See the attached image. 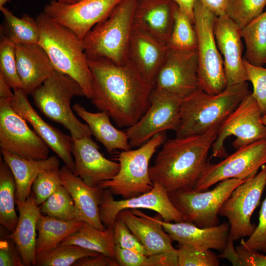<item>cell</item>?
<instances>
[{"mask_svg": "<svg viewBox=\"0 0 266 266\" xmlns=\"http://www.w3.org/2000/svg\"><path fill=\"white\" fill-rule=\"evenodd\" d=\"M0 266H24L20 255L15 252L13 249L5 241H0Z\"/></svg>", "mask_w": 266, "mask_h": 266, "instance_id": "cell-47", "label": "cell"}, {"mask_svg": "<svg viewBox=\"0 0 266 266\" xmlns=\"http://www.w3.org/2000/svg\"><path fill=\"white\" fill-rule=\"evenodd\" d=\"M201 3L216 16L226 14L229 0H200Z\"/></svg>", "mask_w": 266, "mask_h": 266, "instance_id": "cell-49", "label": "cell"}, {"mask_svg": "<svg viewBox=\"0 0 266 266\" xmlns=\"http://www.w3.org/2000/svg\"><path fill=\"white\" fill-rule=\"evenodd\" d=\"M197 0L194 6V26L197 37L198 73L200 89L210 95L228 86L223 60L216 43L214 24L217 18Z\"/></svg>", "mask_w": 266, "mask_h": 266, "instance_id": "cell-8", "label": "cell"}, {"mask_svg": "<svg viewBox=\"0 0 266 266\" xmlns=\"http://www.w3.org/2000/svg\"><path fill=\"white\" fill-rule=\"evenodd\" d=\"M59 172L63 185L74 201L76 219L104 230L99 214L103 189L99 186H89L65 165L59 169Z\"/></svg>", "mask_w": 266, "mask_h": 266, "instance_id": "cell-23", "label": "cell"}, {"mask_svg": "<svg viewBox=\"0 0 266 266\" xmlns=\"http://www.w3.org/2000/svg\"><path fill=\"white\" fill-rule=\"evenodd\" d=\"M194 24V6L197 0H172Z\"/></svg>", "mask_w": 266, "mask_h": 266, "instance_id": "cell-51", "label": "cell"}, {"mask_svg": "<svg viewBox=\"0 0 266 266\" xmlns=\"http://www.w3.org/2000/svg\"><path fill=\"white\" fill-rule=\"evenodd\" d=\"M172 0H138L134 26L144 29L167 43L174 22Z\"/></svg>", "mask_w": 266, "mask_h": 266, "instance_id": "cell-27", "label": "cell"}, {"mask_svg": "<svg viewBox=\"0 0 266 266\" xmlns=\"http://www.w3.org/2000/svg\"><path fill=\"white\" fill-rule=\"evenodd\" d=\"M247 180L228 179L220 181L209 191L188 189L168 194L183 221L200 228L211 227L219 225L218 216L224 202L235 188Z\"/></svg>", "mask_w": 266, "mask_h": 266, "instance_id": "cell-9", "label": "cell"}, {"mask_svg": "<svg viewBox=\"0 0 266 266\" xmlns=\"http://www.w3.org/2000/svg\"><path fill=\"white\" fill-rule=\"evenodd\" d=\"M15 45L21 90L27 95H31L55 69L47 54L38 43Z\"/></svg>", "mask_w": 266, "mask_h": 266, "instance_id": "cell-24", "label": "cell"}, {"mask_svg": "<svg viewBox=\"0 0 266 266\" xmlns=\"http://www.w3.org/2000/svg\"><path fill=\"white\" fill-rule=\"evenodd\" d=\"M174 22L167 44L169 50L180 52L197 50V37L194 24L175 3Z\"/></svg>", "mask_w": 266, "mask_h": 266, "instance_id": "cell-35", "label": "cell"}, {"mask_svg": "<svg viewBox=\"0 0 266 266\" xmlns=\"http://www.w3.org/2000/svg\"><path fill=\"white\" fill-rule=\"evenodd\" d=\"M266 185V164L255 176L238 185L221 207L219 215L230 224V235L233 241L250 236L256 226L251 223L252 214L259 205Z\"/></svg>", "mask_w": 266, "mask_h": 266, "instance_id": "cell-11", "label": "cell"}, {"mask_svg": "<svg viewBox=\"0 0 266 266\" xmlns=\"http://www.w3.org/2000/svg\"><path fill=\"white\" fill-rule=\"evenodd\" d=\"M235 249L241 266H266V256L247 249L240 244Z\"/></svg>", "mask_w": 266, "mask_h": 266, "instance_id": "cell-46", "label": "cell"}, {"mask_svg": "<svg viewBox=\"0 0 266 266\" xmlns=\"http://www.w3.org/2000/svg\"><path fill=\"white\" fill-rule=\"evenodd\" d=\"M262 115L251 92L220 125L216 138L211 146L212 157L222 158L228 155L224 143L231 135L235 137L233 146L236 150L266 139V126L261 121Z\"/></svg>", "mask_w": 266, "mask_h": 266, "instance_id": "cell-10", "label": "cell"}, {"mask_svg": "<svg viewBox=\"0 0 266 266\" xmlns=\"http://www.w3.org/2000/svg\"><path fill=\"white\" fill-rule=\"evenodd\" d=\"M240 244L250 250L266 252V197L260 211L258 226L248 239L241 238Z\"/></svg>", "mask_w": 266, "mask_h": 266, "instance_id": "cell-45", "label": "cell"}, {"mask_svg": "<svg viewBox=\"0 0 266 266\" xmlns=\"http://www.w3.org/2000/svg\"><path fill=\"white\" fill-rule=\"evenodd\" d=\"M246 52L244 59L250 64H266V11L241 29Z\"/></svg>", "mask_w": 266, "mask_h": 266, "instance_id": "cell-33", "label": "cell"}, {"mask_svg": "<svg viewBox=\"0 0 266 266\" xmlns=\"http://www.w3.org/2000/svg\"><path fill=\"white\" fill-rule=\"evenodd\" d=\"M261 121L266 126V113L262 116Z\"/></svg>", "mask_w": 266, "mask_h": 266, "instance_id": "cell-54", "label": "cell"}, {"mask_svg": "<svg viewBox=\"0 0 266 266\" xmlns=\"http://www.w3.org/2000/svg\"><path fill=\"white\" fill-rule=\"evenodd\" d=\"M152 218L160 224L173 240L178 244L200 249L223 251L228 241L230 228L228 222L211 227L200 228L184 221L168 222Z\"/></svg>", "mask_w": 266, "mask_h": 266, "instance_id": "cell-22", "label": "cell"}, {"mask_svg": "<svg viewBox=\"0 0 266 266\" xmlns=\"http://www.w3.org/2000/svg\"><path fill=\"white\" fill-rule=\"evenodd\" d=\"M178 266H218V257L210 249H200L178 244Z\"/></svg>", "mask_w": 266, "mask_h": 266, "instance_id": "cell-41", "label": "cell"}, {"mask_svg": "<svg viewBox=\"0 0 266 266\" xmlns=\"http://www.w3.org/2000/svg\"><path fill=\"white\" fill-rule=\"evenodd\" d=\"M57 1L66 4H72L82 0H56Z\"/></svg>", "mask_w": 266, "mask_h": 266, "instance_id": "cell-53", "label": "cell"}, {"mask_svg": "<svg viewBox=\"0 0 266 266\" xmlns=\"http://www.w3.org/2000/svg\"><path fill=\"white\" fill-rule=\"evenodd\" d=\"M62 185L59 169L40 173L32 187L37 204L40 206Z\"/></svg>", "mask_w": 266, "mask_h": 266, "instance_id": "cell-42", "label": "cell"}, {"mask_svg": "<svg viewBox=\"0 0 266 266\" xmlns=\"http://www.w3.org/2000/svg\"><path fill=\"white\" fill-rule=\"evenodd\" d=\"M99 254L77 245L60 243L50 250L37 254L35 266H70L79 259Z\"/></svg>", "mask_w": 266, "mask_h": 266, "instance_id": "cell-36", "label": "cell"}, {"mask_svg": "<svg viewBox=\"0 0 266 266\" xmlns=\"http://www.w3.org/2000/svg\"><path fill=\"white\" fill-rule=\"evenodd\" d=\"M11 87L0 74V99L11 100L14 93L11 92Z\"/></svg>", "mask_w": 266, "mask_h": 266, "instance_id": "cell-52", "label": "cell"}, {"mask_svg": "<svg viewBox=\"0 0 266 266\" xmlns=\"http://www.w3.org/2000/svg\"><path fill=\"white\" fill-rule=\"evenodd\" d=\"M0 153L15 180L16 199L22 201L30 196L33 184L40 173L59 169L60 166L59 157L56 156L32 160L22 158L3 149H0Z\"/></svg>", "mask_w": 266, "mask_h": 266, "instance_id": "cell-28", "label": "cell"}, {"mask_svg": "<svg viewBox=\"0 0 266 266\" xmlns=\"http://www.w3.org/2000/svg\"><path fill=\"white\" fill-rule=\"evenodd\" d=\"M11 100L0 99V149L26 159L48 158L50 148L13 109Z\"/></svg>", "mask_w": 266, "mask_h": 266, "instance_id": "cell-14", "label": "cell"}, {"mask_svg": "<svg viewBox=\"0 0 266 266\" xmlns=\"http://www.w3.org/2000/svg\"><path fill=\"white\" fill-rule=\"evenodd\" d=\"M61 243L77 245L115 259L113 225L101 230L84 222L77 231L66 237Z\"/></svg>", "mask_w": 266, "mask_h": 266, "instance_id": "cell-31", "label": "cell"}, {"mask_svg": "<svg viewBox=\"0 0 266 266\" xmlns=\"http://www.w3.org/2000/svg\"><path fill=\"white\" fill-rule=\"evenodd\" d=\"M72 109L90 128L96 139L101 143L109 153L117 149H131L126 132L116 129L111 123L109 116L104 112H91L79 103L72 106Z\"/></svg>", "mask_w": 266, "mask_h": 266, "instance_id": "cell-29", "label": "cell"}, {"mask_svg": "<svg viewBox=\"0 0 266 266\" xmlns=\"http://www.w3.org/2000/svg\"><path fill=\"white\" fill-rule=\"evenodd\" d=\"M168 51L166 42L144 29L134 26L128 62L154 86Z\"/></svg>", "mask_w": 266, "mask_h": 266, "instance_id": "cell-20", "label": "cell"}, {"mask_svg": "<svg viewBox=\"0 0 266 266\" xmlns=\"http://www.w3.org/2000/svg\"><path fill=\"white\" fill-rule=\"evenodd\" d=\"M265 164L266 139L237 149L217 164L209 163L194 189L204 191L224 180L248 179L255 176Z\"/></svg>", "mask_w": 266, "mask_h": 266, "instance_id": "cell-12", "label": "cell"}, {"mask_svg": "<svg viewBox=\"0 0 266 266\" xmlns=\"http://www.w3.org/2000/svg\"><path fill=\"white\" fill-rule=\"evenodd\" d=\"M123 0H82L72 4L51 0L43 12L83 40L98 23L106 18Z\"/></svg>", "mask_w": 266, "mask_h": 266, "instance_id": "cell-15", "label": "cell"}, {"mask_svg": "<svg viewBox=\"0 0 266 266\" xmlns=\"http://www.w3.org/2000/svg\"><path fill=\"white\" fill-rule=\"evenodd\" d=\"M0 10L3 16L1 34L15 45L39 43L40 33L36 19L27 14L17 17L4 6H0Z\"/></svg>", "mask_w": 266, "mask_h": 266, "instance_id": "cell-32", "label": "cell"}, {"mask_svg": "<svg viewBox=\"0 0 266 266\" xmlns=\"http://www.w3.org/2000/svg\"><path fill=\"white\" fill-rule=\"evenodd\" d=\"M182 100L177 95L153 88L148 108L126 132L131 148L139 147L157 133L169 130L175 131Z\"/></svg>", "mask_w": 266, "mask_h": 266, "instance_id": "cell-13", "label": "cell"}, {"mask_svg": "<svg viewBox=\"0 0 266 266\" xmlns=\"http://www.w3.org/2000/svg\"><path fill=\"white\" fill-rule=\"evenodd\" d=\"M10 103L13 109L31 125L48 147L73 172L74 162L72 157L71 136L64 133L46 123L34 109L27 95L21 89L14 91Z\"/></svg>", "mask_w": 266, "mask_h": 266, "instance_id": "cell-18", "label": "cell"}, {"mask_svg": "<svg viewBox=\"0 0 266 266\" xmlns=\"http://www.w3.org/2000/svg\"><path fill=\"white\" fill-rule=\"evenodd\" d=\"M166 132L154 135L139 148L123 151L116 160L120 164L118 173L99 186L124 199L139 196L154 187L149 176V163L157 149L166 140Z\"/></svg>", "mask_w": 266, "mask_h": 266, "instance_id": "cell-7", "label": "cell"}, {"mask_svg": "<svg viewBox=\"0 0 266 266\" xmlns=\"http://www.w3.org/2000/svg\"><path fill=\"white\" fill-rule=\"evenodd\" d=\"M248 81L253 86L251 95L257 102L262 114L266 113V68L254 66L244 58Z\"/></svg>", "mask_w": 266, "mask_h": 266, "instance_id": "cell-43", "label": "cell"}, {"mask_svg": "<svg viewBox=\"0 0 266 266\" xmlns=\"http://www.w3.org/2000/svg\"><path fill=\"white\" fill-rule=\"evenodd\" d=\"M92 75V103L119 127L135 124L148 108L154 86L128 62L122 66L88 59Z\"/></svg>", "mask_w": 266, "mask_h": 266, "instance_id": "cell-1", "label": "cell"}, {"mask_svg": "<svg viewBox=\"0 0 266 266\" xmlns=\"http://www.w3.org/2000/svg\"><path fill=\"white\" fill-rule=\"evenodd\" d=\"M241 29L226 15L217 17L214 34L217 47L223 57L228 86L248 81L242 57L243 44Z\"/></svg>", "mask_w": 266, "mask_h": 266, "instance_id": "cell-21", "label": "cell"}, {"mask_svg": "<svg viewBox=\"0 0 266 266\" xmlns=\"http://www.w3.org/2000/svg\"><path fill=\"white\" fill-rule=\"evenodd\" d=\"M31 95L41 112L63 126L72 138L91 137L90 128L76 117L70 106L74 97L85 96L82 88L73 78L55 70Z\"/></svg>", "mask_w": 266, "mask_h": 266, "instance_id": "cell-6", "label": "cell"}, {"mask_svg": "<svg viewBox=\"0 0 266 266\" xmlns=\"http://www.w3.org/2000/svg\"><path fill=\"white\" fill-rule=\"evenodd\" d=\"M113 229L116 245L143 255H149L147 250L138 238L120 219L117 218Z\"/></svg>", "mask_w": 266, "mask_h": 266, "instance_id": "cell-44", "label": "cell"}, {"mask_svg": "<svg viewBox=\"0 0 266 266\" xmlns=\"http://www.w3.org/2000/svg\"><path fill=\"white\" fill-rule=\"evenodd\" d=\"M73 266H118L115 259L110 258L104 254L83 257L77 260Z\"/></svg>", "mask_w": 266, "mask_h": 266, "instance_id": "cell-48", "label": "cell"}, {"mask_svg": "<svg viewBox=\"0 0 266 266\" xmlns=\"http://www.w3.org/2000/svg\"><path fill=\"white\" fill-rule=\"evenodd\" d=\"M137 0H123L87 33L83 42L88 60L105 59L119 66L127 63Z\"/></svg>", "mask_w": 266, "mask_h": 266, "instance_id": "cell-5", "label": "cell"}, {"mask_svg": "<svg viewBox=\"0 0 266 266\" xmlns=\"http://www.w3.org/2000/svg\"><path fill=\"white\" fill-rule=\"evenodd\" d=\"M233 240L229 234L227 244L223 250V253L218 257L226 258L231 262L233 266H241L238 254L233 244Z\"/></svg>", "mask_w": 266, "mask_h": 266, "instance_id": "cell-50", "label": "cell"}, {"mask_svg": "<svg viewBox=\"0 0 266 266\" xmlns=\"http://www.w3.org/2000/svg\"><path fill=\"white\" fill-rule=\"evenodd\" d=\"M219 126L201 134L166 139L149 167L153 183L160 184L168 193L194 189L209 163V151Z\"/></svg>", "mask_w": 266, "mask_h": 266, "instance_id": "cell-2", "label": "cell"}, {"mask_svg": "<svg viewBox=\"0 0 266 266\" xmlns=\"http://www.w3.org/2000/svg\"><path fill=\"white\" fill-rule=\"evenodd\" d=\"M16 184L8 166L0 157V223L9 231L15 230L18 221L15 210Z\"/></svg>", "mask_w": 266, "mask_h": 266, "instance_id": "cell-34", "label": "cell"}, {"mask_svg": "<svg viewBox=\"0 0 266 266\" xmlns=\"http://www.w3.org/2000/svg\"><path fill=\"white\" fill-rule=\"evenodd\" d=\"M39 206L40 212L44 215L65 221L76 219L74 201L63 185Z\"/></svg>", "mask_w": 266, "mask_h": 266, "instance_id": "cell-38", "label": "cell"}, {"mask_svg": "<svg viewBox=\"0 0 266 266\" xmlns=\"http://www.w3.org/2000/svg\"><path fill=\"white\" fill-rule=\"evenodd\" d=\"M266 0H229L226 15L241 29L263 13Z\"/></svg>", "mask_w": 266, "mask_h": 266, "instance_id": "cell-39", "label": "cell"}, {"mask_svg": "<svg viewBox=\"0 0 266 266\" xmlns=\"http://www.w3.org/2000/svg\"><path fill=\"white\" fill-rule=\"evenodd\" d=\"M10 0H0V6H2L5 5Z\"/></svg>", "mask_w": 266, "mask_h": 266, "instance_id": "cell-55", "label": "cell"}, {"mask_svg": "<svg viewBox=\"0 0 266 266\" xmlns=\"http://www.w3.org/2000/svg\"><path fill=\"white\" fill-rule=\"evenodd\" d=\"M117 218L122 220L145 247L149 255L175 251L173 239L163 226L152 217L136 209L121 211Z\"/></svg>", "mask_w": 266, "mask_h": 266, "instance_id": "cell-26", "label": "cell"}, {"mask_svg": "<svg viewBox=\"0 0 266 266\" xmlns=\"http://www.w3.org/2000/svg\"><path fill=\"white\" fill-rule=\"evenodd\" d=\"M115 258L121 266H178L177 249L171 252L146 255L116 245Z\"/></svg>", "mask_w": 266, "mask_h": 266, "instance_id": "cell-37", "label": "cell"}, {"mask_svg": "<svg viewBox=\"0 0 266 266\" xmlns=\"http://www.w3.org/2000/svg\"><path fill=\"white\" fill-rule=\"evenodd\" d=\"M154 89L183 99L201 89L197 50L180 52L169 49L155 80Z\"/></svg>", "mask_w": 266, "mask_h": 266, "instance_id": "cell-17", "label": "cell"}, {"mask_svg": "<svg viewBox=\"0 0 266 266\" xmlns=\"http://www.w3.org/2000/svg\"><path fill=\"white\" fill-rule=\"evenodd\" d=\"M15 49V44L0 34V74L14 91L21 89L17 70Z\"/></svg>", "mask_w": 266, "mask_h": 266, "instance_id": "cell-40", "label": "cell"}, {"mask_svg": "<svg viewBox=\"0 0 266 266\" xmlns=\"http://www.w3.org/2000/svg\"><path fill=\"white\" fill-rule=\"evenodd\" d=\"M15 201L18 221L8 237L15 244L24 266H35L36 224L41 213L40 206L36 203L33 193L25 201L16 199Z\"/></svg>", "mask_w": 266, "mask_h": 266, "instance_id": "cell-25", "label": "cell"}, {"mask_svg": "<svg viewBox=\"0 0 266 266\" xmlns=\"http://www.w3.org/2000/svg\"><path fill=\"white\" fill-rule=\"evenodd\" d=\"M83 222L76 219L65 221L41 213L36 224L38 232L36 242V255L61 243L66 237L77 231Z\"/></svg>", "mask_w": 266, "mask_h": 266, "instance_id": "cell-30", "label": "cell"}, {"mask_svg": "<svg viewBox=\"0 0 266 266\" xmlns=\"http://www.w3.org/2000/svg\"><path fill=\"white\" fill-rule=\"evenodd\" d=\"M251 92L246 82L228 86L215 95L201 89L182 100L176 137L200 135L220 125Z\"/></svg>", "mask_w": 266, "mask_h": 266, "instance_id": "cell-4", "label": "cell"}, {"mask_svg": "<svg viewBox=\"0 0 266 266\" xmlns=\"http://www.w3.org/2000/svg\"><path fill=\"white\" fill-rule=\"evenodd\" d=\"M73 138L72 154L74 157L73 173L91 187L113 178L120 169L119 163L105 158L91 137Z\"/></svg>", "mask_w": 266, "mask_h": 266, "instance_id": "cell-19", "label": "cell"}, {"mask_svg": "<svg viewBox=\"0 0 266 266\" xmlns=\"http://www.w3.org/2000/svg\"><path fill=\"white\" fill-rule=\"evenodd\" d=\"M153 184V188L147 193L120 200H115L108 189H103L99 214L104 227L114 225L119 213L123 210L129 209L153 210L166 222L183 221L181 213L171 202L166 190L159 184Z\"/></svg>", "mask_w": 266, "mask_h": 266, "instance_id": "cell-16", "label": "cell"}, {"mask_svg": "<svg viewBox=\"0 0 266 266\" xmlns=\"http://www.w3.org/2000/svg\"><path fill=\"white\" fill-rule=\"evenodd\" d=\"M35 19L40 33L38 44L47 54L55 69L75 80L85 97L91 100L92 75L83 40L43 12Z\"/></svg>", "mask_w": 266, "mask_h": 266, "instance_id": "cell-3", "label": "cell"}]
</instances>
